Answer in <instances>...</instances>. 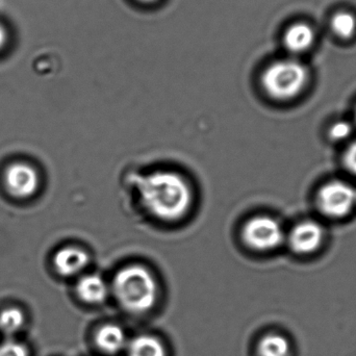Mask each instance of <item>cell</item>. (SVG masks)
<instances>
[{
	"label": "cell",
	"instance_id": "obj_15",
	"mask_svg": "<svg viewBox=\"0 0 356 356\" xmlns=\"http://www.w3.org/2000/svg\"><path fill=\"white\" fill-rule=\"evenodd\" d=\"M332 29L334 35L342 39H349L356 31V18L348 12H340L332 19Z\"/></svg>",
	"mask_w": 356,
	"mask_h": 356
},
{
	"label": "cell",
	"instance_id": "obj_1",
	"mask_svg": "<svg viewBox=\"0 0 356 356\" xmlns=\"http://www.w3.org/2000/svg\"><path fill=\"white\" fill-rule=\"evenodd\" d=\"M140 200L154 219L175 223L192 209L194 194L186 178L173 170H158L140 179Z\"/></svg>",
	"mask_w": 356,
	"mask_h": 356
},
{
	"label": "cell",
	"instance_id": "obj_7",
	"mask_svg": "<svg viewBox=\"0 0 356 356\" xmlns=\"http://www.w3.org/2000/svg\"><path fill=\"white\" fill-rule=\"evenodd\" d=\"M89 253L83 247L67 245L54 253L52 263L54 269L63 277H75L85 274L90 265Z\"/></svg>",
	"mask_w": 356,
	"mask_h": 356
},
{
	"label": "cell",
	"instance_id": "obj_2",
	"mask_svg": "<svg viewBox=\"0 0 356 356\" xmlns=\"http://www.w3.org/2000/svg\"><path fill=\"white\" fill-rule=\"evenodd\" d=\"M111 293L125 311L147 313L158 301V280L146 266L129 264L115 274L111 282Z\"/></svg>",
	"mask_w": 356,
	"mask_h": 356
},
{
	"label": "cell",
	"instance_id": "obj_17",
	"mask_svg": "<svg viewBox=\"0 0 356 356\" xmlns=\"http://www.w3.org/2000/svg\"><path fill=\"white\" fill-rule=\"evenodd\" d=\"M351 127L348 122L345 121H339V122L334 123L330 129V137L337 141L340 140L347 139L351 134Z\"/></svg>",
	"mask_w": 356,
	"mask_h": 356
},
{
	"label": "cell",
	"instance_id": "obj_12",
	"mask_svg": "<svg viewBox=\"0 0 356 356\" xmlns=\"http://www.w3.org/2000/svg\"><path fill=\"white\" fill-rule=\"evenodd\" d=\"M129 356H167L166 348L156 337H136L127 345Z\"/></svg>",
	"mask_w": 356,
	"mask_h": 356
},
{
	"label": "cell",
	"instance_id": "obj_9",
	"mask_svg": "<svg viewBox=\"0 0 356 356\" xmlns=\"http://www.w3.org/2000/svg\"><path fill=\"white\" fill-rule=\"evenodd\" d=\"M75 292L87 305H102L110 296L111 284L99 274H83L77 280Z\"/></svg>",
	"mask_w": 356,
	"mask_h": 356
},
{
	"label": "cell",
	"instance_id": "obj_3",
	"mask_svg": "<svg viewBox=\"0 0 356 356\" xmlns=\"http://www.w3.org/2000/svg\"><path fill=\"white\" fill-rule=\"evenodd\" d=\"M307 81L309 71L302 63L295 58H284L272 63L265 69L261 83L269 97L284 102L299 95Z\"/></svg>",
	"mask_w": 356,
	"mask_h": 356
},
{
	"label": "cell",
	"instance_id": "obj_5",
	"mask_svg": "<svg viewBox=\"0 0 356 356\" xmlns=\"http://www.w3.org/2000/svg\"><path fill=\"white\" fill-rule=\"evenodd\" d=\"M356 203V190L343 181L325 184L318 194V205L325 215L342 218L348 215Z\"/></svg>",
	"mask_w": 356,
	"mask_h": 356
},
{
	"label": "cell",
	"instance_id": "obj_10",
	"mask_svg": "<svg viewBox=\"0 0 356 356\" xmlns=\"http://www.w3.org/2000/svg\"><path fill=\"white\" fill-rule=\"evenodd\" d=\"M315 41L313 27L307 23L298 22L291 25L284 33V43L293 54L307 51Z\"/></svg>",
	"mask_w": 356,
	"mask_h": 356
},
{
	"label": "cell",
	"instance_id": "obj_13",
	"mask_svg": "<svg viewBox=\"0 0 356 356\" xmlns=\"http://www.w3.org/2000/svg\"><path fill=\"white\" fill-rule=\"evenodd\" d=\"M25 315L18 307H6L0 312V332L6 337L15 336L25 325Z\"/></svg>",
	"mask_w": 356,
	"mask_h": 356
},
{
	"label": "cell",
	"instance_id": "obj_16",
	"mask_svg": "<svg viewBox=\"0 0 356 356\" xmlns=\"http://www.w3.org/2000/svg\"><path fill=\"white\" fill-rule=\"evenodd\" d=\"M0 356H29V351L22 343L6 341L0 344Z\"/></svg>",
	"mask_w": 356,
	"mask_h": 356
},
{
	"label": "cell",
	"instance_id": "obj_20",
	"mask_svg": "<svg viewBox=\"0 0 356 356\" xmlns=\"http://www.w3.org/2000/svg\"><path fill=\"white\" fill-rule=\"evenodd\" d=\"M140 1L146 2V3H150V2H154L156 1V0H140Z\"/></svg>",
	"mask_w": 356,
	"mask_h": 356
},
{
	"label": "cell",
	"instance_id": "obj_14",
	"mask_svg": "<svg viewBox=\"0 0 356 356\" xmlns=\"http://www.w3.org/2000/svg\"><path fill=\"white\" fill-rule=\"evenodd\" d=\"M290 344L288 340L280 334H269L259 342V356H289Z\"/></svg>",
	"mask_w": 356,
	"mask_h": 356
},
{
	"label": "cell",
	"instance_id": "obj_11",
	"mask_svg": "<svg viewBox=\"0 0 356 356\" xmlns=\"http://www.w3.org/2000/svg\"><path fill=\"white\" fill-rule=\"evenodd\" d=\"M95 343L99 350L106 355H116L127 346L124 330L115 324L102 326L96 332Z\"/></svg>",
	"mask_w": 356,
	"mask_h": 356
},
{
	"label": "cell",
	"instance_id": "obj_6",
	"mask_svg": "<svg viewBox=\"0 0 356 356\" xmlns=\"http://www.w3.org/2000/svg\"><path fill=\"white\" fill-rule=\"evenodd\" d=\"M4 186L15 198L27 199L37 194L41 177L35 167L27 163L10 164L4 171Z\"/></svg>",
	"mask_w": 356,
	"mask_h": 356
},
{
	"label": "cell",
	"instance_id": "obj_8",
	"mask_svg": "<svg viewBox=\"0 0 356 356\" xmlns=\"http://www.w3.org/2000/svg\"><path fill=\"white\" fill-rule=\"evenodd\" d=\"M288 241L294 252L307 254L319 248L323 241V229L316 222H301L293 228Z\"/></svg>",
	"mask_w": 356,
	"mask_h": 356
},
{
	"label": "cell",
	"instance_id": "obj_4",
	"mask_svg": "<svg viewBox=\"0 0 356 356\" xmlns=\"http://www.w3.org/2000/svg\"><path fill=\"white\" fill-rule=\"evenodd\" d=\"M243 243L251 250L268 252L284 240V229L277 220L269 216H254L245 222L241 232Z\"/></svg>",
	"mask_w": 356,
	"mask_h": 356
},
{
	"label": "cell",
	"instance_id": "obj_19",
	"mask_svg": "<svg viewBox=\"0 0 356 356\" xmlns=\"http://www.w3.org/2000/svg\"><path fill=\"white\" fill-rule=\"evenodd\" d=\"M6 42V31L3 27L0 25V49L3 47Z\"/></svg>",
	"mask_w": 356,
	"mask_h": 356
},
{
	"label": "cell",
	"instance_id": "obj_18",
	"mask_svg": "<svg viewBox=\"0 0 356 356\" xmlns=\"http://www.w3.org/2000/svg\"><path fill=\"white\" fill-rule=\"evenodd\" d=\"M344 162L347 169L356 175V142L351 144L345 152Z\"/></svg>",
	"mask_w": 356,
	"mask_h": 356
}]
</instances>
